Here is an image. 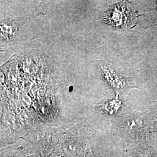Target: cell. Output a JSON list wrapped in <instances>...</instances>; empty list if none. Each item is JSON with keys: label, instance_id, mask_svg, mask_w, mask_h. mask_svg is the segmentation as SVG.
<instances>
[{"label": "cell", "instance_id": "2", "mask_svg": "<svg viewBox=\"0 0 157 157\" xmlns=\"http://www.w3.org/2000/svg\"><path fill=\"white\" fill-rule=\"evenodd\" d=\"M122 102L119 100L118 94L113 100H102L97 104L95 109L104 114L113 115L116 114L121 108Z\"/></svg>", "mask_w": 157, "mask_h": 157}, {"label": "cell", "instance_id": "1", "mask_svg": "<svg viewBox=\"0 0 157 157\" xmlns=\"http://www.w3.org/2000/svg\"><path fill=\"white\" fill-rule=\"evenodd\" d=\"M137 12L133 11L129 2L122 1L110 6L104 13V22L113 29L132 28L137 22Z\"/></svg>", "mask_w": 157, "mask_h": 157}, {"label": "cell", "instance_id": "3", "mask_svg": "<svg viewBox=\"0 0 157 157\" xmlns=\"http://www.w3.org/2000/svg\"><path fill=\"white\" fill-rule=\"evenodd\" d=\"M136 157H157V153L151 146L143 143L139 147L136 153Z\"/></svg>", "mask_w": 157, "mask_h": 157}, {"label": "cell", "instance_id": "4", "mask_svg": "<svg viewBox=\"0 0 157 157\" xmlns=\"http://www.w3.org/2000/svg\"><path fill=\"white\" fill-rule=\"evenodd\" d=\"M148 4V18L150 20L151 26H157V1H150Z\"/></svg>", "mask_w": 157, "mask_h": 157}, {"label": "cell", "instance_id": "5", "mask_svg": "<svg viewBox=\"0 0 157 157\" xmlns=\"http://www.w3.org/2000/svg\"><path fill=\"white\" fill-rule=\"evenodd\" d=\"M152 132L157 133V113L154 117V119L152 122Z\"/></svg>", "mask_w": 157, "mask_h": 157}]
</instances>
